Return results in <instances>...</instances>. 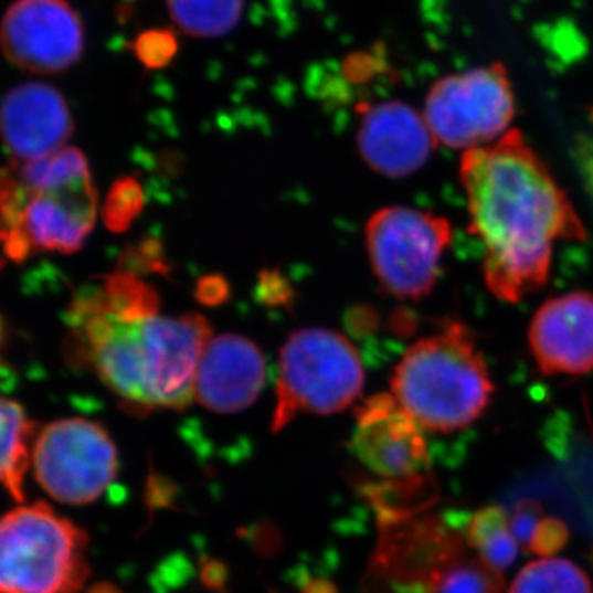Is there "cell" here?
<instances>
[{
    "label": "cell",
    "instance_id": "cell-1",
    "mask_svg": "<svg viewBox=\"0 0 593 593\" xmlns=\"http://www.w3.org/2000/svg\"><path fill=\"white\" fill-rule=\"evenodd\" d=\"M460 177L470 231L485 246L488 290L509 304L538 293L548 283L554 244L585 237L574 204L519 130L495 146L465 150Z\"/></svg>",
    "mask_w": 593,
    "mask_h": 593
},
{
    "label": "cell",
    "instance_id": "cell-2",
    "mask_svg": "<svg viewBox=\"0 0 593 593\" xmlns=\"http://www.w3.org/2000/svg\"><path fill=\"white\" fill-rule=\"evenodd\" d=\"M68 321L76 354L124 402L144 411L192 404L198 363L211 340L203 315L123 317L83 290Z\"/></svg>",
    "mask_w": 593,
    "mask_h": 593
},
{
    "label": "cell",
    "instance_id": "cell-3",
    "mask_svg": "<svg viewBox=\"0 0 593 593\" xmlns=\"http://www.w3.org/2000/svg\"><path fill=\"white\" fill-rule=\"evenodd\" d=\"M402 409L432 432L464 431L494 398V381L470 331L457 321L405 351L391 380Z\"/></svg>",
    "mask_w": 593,
    "mask_h": 593
},
{
    "label": "cell",
    "instance_id": "cell-4",
    "mask_svg": "<svg viewBox=\"0 0 593 593\" xmlns=\"http://www.w3.org/2000/svg\"><path fill=\"white\" fill-rule=\"evenodd\" d=\"M88 536L45 502L0 518V593H78L89 578Z\"/></svg>",
    "mask_w": 593,
    "mask_h": 593
},
{
    "label": "cell",
    "instance_id": "cell-5",
    "mask_svg": "<svg viewBox=\"0 0 593 593\" xmlns=\"http://www.w3.org/2000/svg\"><path fill=\"white\" fill-rule=\"evenodd\" d=\"M363 386V364L347 337L324 328L298 330L280 350L273 431L286 427L298 414L345 411Z\"/></svg>",
    "mask_w": 593,
    "mask_h": 593
},
{
    "label": "cell",
    "instance_id": "cell-6",
    "mask_svg": "<svg viewBox=\"0 0 593 593\" xmlns=\"http://www.w3.org/2000/svg\"><path fill=\"white\" fill-rule=\"evenodd\" d=\"M451 240L445 218L407 207L383 208L367 226L368 254L381 287L412 300L434 289Z\"/></svg>",
    "mask_w": 593,
    "mask_h": 593
},
{
    "label": "cell",
    "instance_id": "cell-7",
    "mask_svg": "<svg viewBox=\"0 0 593 593\" xmlns=\"http://www.w3.org/2000/svg\"><path fill=\"white\" fill-rule=\"evenodd\" d=\"M36 481L56 501L89 505L116 480L119 457L106 428L73 417L45 425L33 442Z\"/></svg>",
    "mask_w": 593,
    "mask_h": 593
},
{
    "label": "cell",
    "instance_id": "cell-8",
    "mask_svg": "<svg viewBox=\"0 0 593 593\" xmlns=\"http://www.w3.org/2000/svg\"><path fill=\"white\" fill-rule=\"evenodd\" d=\"M515 96L501 63L447 76L425 99V123L435 142L452 149H478L508 129Z\"/></svg>",
    "mask_w": 593,
    "mask_h": 593
},
{
    "label": "cell",
    "instance_id": "cell-9",
    "mask_svg": "<svg viewBox=\"0 0 593 593\" xmlns=\"http://www.w3.org/2000/svg\"><path fill=\"white\" fill-rule=\"evenodd\" d=\"M0 49L17 68L53 75L85 52V29L68 0H17L0 23Z\"/></svg>",
    "mask_w": 593,
    "mask_h": 593
},
{
    "label": "cell",
    "instance_id": "cell-10",
    "mask_svg": "<svg viewBox=\"0 0 593 593\" xmlns=\"http://www.w3.org/2000/svg\"><path fill=\"white\" fill-rule=\"evenodd\" d=\"M351 448L380 477L405 480L421 475L428 464L422 425L391 394L373 395L357 409Z\"/></svg>",
    "mask_w": 593,
    "mask_h": 593
},
{
    "label": "cell",
    "instance_id": "cell-11",
    "mask_svg": "<svg viewBox=\"0 0 593 593\" xmlns=\"http://www.w3.org/2000/svg\"><path fill=\"white\" fill-rule=\"evenodd\" d=\"M73 129L68 103L46 83L15 86L0 103V139L17 162L63 149Z\"/></svg>",
    "mask_w": 593,
    "mask_h": 593
},
{
    "label": "cell",
    "instance_id": "cell-12",
    "mask_svg": "<svg viewBox=\"0 0 593 593\" xmlns=\"http://www.w3.org/2000/svg\"><path fill=\"white\" fill-rule=\"evenodd\" d=\"M93 180L56 192L32 193L20 211L10 251L76 253L88 240L96 220Z\"/></svg>",
    "mask_w": 593,
    "mask_h": 593
},
{
    "label": "cell",
    "instance_id": "cell-13",
    "mask_svg": "<svg viewBox=\"0 0 593 593\" xmlns=\"http://www.w3.org/2000/svg\"><path fill=\"white\" fill-rule=\"evenodd\" d=\"M529 347L539 370L554 374L593 371V296L572 293L549 298L532 318Z\"/></svg>",
    "mask_w": 593,
    "mask_h": 593
},
{
    "label": "cell",
    "instance_id": "cell-14",
    "mask_svg": "<svg viewBox=\"0 0 593 593\" xmlns=\"http://www.w3.org/2000/svg\"><path fill=\"white\" fill-rule=\"evenodd\" d=\"M435 139L424 117L407 104H374L364 107L358 129V150L371 170L402 179L422 169Z\"/></svg>",
    "mask_w": 593,
    "mask_h": 593
},
{
    "label": "cell",
    "instance_id": "cell-15",
    "mask_svg": "<svg viewBox=\"0 0 593 593\" xmlns=\"http://www.w3.org/2000/svg\"><path fill=\"white\" fill-rule=\"evenodd\" d=\"M266 383V360L256 343L226 333L211 338L195 374V401L208 411L233 414L250 407Z\"/></svg>",
    "mask_w": 593,
    "mask_h": 593
},
{
    "label": "cell",
    "instance_id": "cell-16",
    "mask_svg": "<svg viewBox=\"0 0 593 593\" xmlns=\"http://www.w3.org/2000/svg\"><path fill=\"white\" fill-rule=\"evenodd\" d=\"M35 425L19 402L0 398V485L23 501V481L32 462Z\"/></svg>",
    "mask_w": 593,
    "mask_h": 593
},
{
    "label": "cell",
    "instance_id": "cell-17",
    "mask_svg": "<svg viewBox=\"0 0 593 593\" xmlns=\"http://www.w3.org/2000/svg\"><path fill=\"white\" fill-rule=\"evenodd\" d=\"M20 182L29 195L70 189L92 179L88 159L76 147H63L56 152L20 163Z\"/></svg>",
    "mask_w": 593,
    "mask_h": 593
},
{
    "label": "cell",
    "instance_id": "cell-18",
    "mask_svg": "<svg viewBox=\"0 0 593 593\" xmlns=\"http://www.w3.org/2000/svg\"><path fill=\"white\" fill-rule=\"evenodd\" d=\"M170 19L183 32L200 39L226 35L243 15L244 0H167Z\"/></svg>",
    "mask_w": 593,
    "mask_h": 593
},
{
    "label": "cell",
    "instance_id": "cell-19",
    "mask_svg": "<svg viewBox=\"0 0 593 593\" xmlns=\"http://www.w3.org/2000/svg\"><path fill=\"white\" fill-rule=\"evenodd\" d=\"M509 593H593L585 572L568 559H541L526 565Z\"/></svg>",
    "mask_w": 593,
    "mask_h": 593
},
{
    "label": "cell",
    "instance_id": "cell-20",
    "mask_svg": "<svg viewBox=\"0 0 593 593\" xmlns=\"http://www.w3.org/2000/svg\"><path fill=\"white\" fill-rule=\"evenodd\" d=\"M502 587V574L488 568L480 558H464L442 575L434 593H501Z\"/></svg>",
    "mask_w": 593,
    "mask_h": 593
},
{
    "label": "cell",
    "instance_id": "cell-21",
    "mask_svg": "<svg viewBox=\"0 0 593 593\" xmlns=\"http://www.w3.org/2000/svg\"><path fill=\"white\" fill-rule=\"evenodd\" d=\"M146 207L142 186L133 177H124L110 187L104 203V223L114 233H124Z\"/></svg>",
    "mask_w": 593,
    "mask_h": 593
},
{
    "label": "cell",
    "instance_id": "cell-22",
    "mask_svg": "<svg viewBox=\"0 0 593 593\" xmlns=\"http://www.w3.org/2000/svg\"><path fill=\"white\" fill-rule=\"evenodd\" d=\"M134 52L147 68H166L176 59L177 52H179V42H177L176 33L172 30H147L137 36Z\"/></svg>",
    "mask_w": 593,
    "mask_h": 593
},
{
    "label": "cell",
    "instance_id": "cell-23",
    "mask_svg": "<svg viewBox=\"0 0 593 593\" xmlns=\"http://www.w3.org/2000/svg\"><path fill=\"white\" fill-rule=\"evenodd\" d=\"M509 529V519L505 509L499 506H487L478 509L465 526L464 538L470 548L478 549L496 532Z\"/></svg>",
    "mask_w": 593,
    "mask_h": 593
},
{
    "label": "cell",
    "instance_id": "cell-24",
    "mask_svg": "<svg viewBox=\"0 0 593 593\" xmlns=\"http://www.w3.org/2000/svg\"><path fill=\"white\" fill-rule=\"evenodd\" d=\"M569 541V528L562 519L542 518L538 528L532 532L528 551L532 554L549 558L558 554Z\"/></svg>",
    "mask_w": 593,
    "mask_h": 593
},
{
    "label": "cell",
    "instance_id": "cell-25",
    "mask_svg": "<svg viewBox=\"0 0 593 593\" xmlns=\"http://www.w3.org/2000/svg\"><path fill=\"white\" fill-rule=\"evenodd\" d=\"M478 551H480L481 561L501 574L502 571H508L515 564L516 559H518L519 546L512 538L511 531L502 529L487 539L478 548Z\"/></svg>",
    "mask_w": 593,
    "mask_h": 593
},
{
    "label": "cell",
    "instance_id": "cell-26",
    "mask_svg": "<svg viewBox=\"0 0 593 593\" xmlns=\"http://www.w3.org/2000/svg\"><path fill=\"white\" fill-rule=\"evenodd\" d=\"M542 518H544V508L536 499H521L515 506V512H512L511 521H509V531H511L512 538L518 542L519 548L528 551L532 532L538 528Z\"/></svg>",
    "mask_w": 593,
    "mask_h": 593
},
{
    "label": "cell",
    "instance_id": "cell-27",
    "mask_svg": "<svg viewBox=\"0 0 593 593\" xmlns=\"http://www.w3.org/2000/svg\"><path fill=\"white\" fill-rule=\"evenodd\" d=\"M383 53L358 52L343 62V76L348 82L363 85L384 70Z\"/></svg>",
    "mask_w": 593,
    "mask_h": 593
},
{
    "label": "cell",
    "instance_id": "cell-28",
    "mask_svg": "<svg viewBox=\"0 0 593 593\" xmlns=\"http://www.w3.org/2000/svg\"><path fill=\"white\" fill-rule=\"evenodd\" d=\"M230 294L226 280L221 276H207L198 283L197 298L203 305H220Z\"/></svg>",
    "mask_w": 593,
    "mask_h": 593
},
{
    "label": "cell",
    "instance_id": "cell-29",
    "mask_svg": "<svg viewBox=\"0 0 593 593\" xmlns=\"http://www.w3.org/2000/svg\"><path fill=\"white\" fill-rule=\"evenodd\" d=\"M261 290H264V298L279 301L286 300L289 297V289H287L286 280L283 277L277 276L276 273H264L263 279H261Z\"/></svg>",
    "mask_w": 593,
    "mask_h": 593
},
{
    "label": "cell",
    "instance_id": "cell-30",
    "mask_svg": "<svg viewBox=\"0 0 593 593\" xmlns=\"http://www.w3.org/2000/svg\"><path fill=\"white\" fill-rule=\"evenodd\" d=\"M2 335H3L2 320H0V343H2Z\"/></svg>",
    "mask_w": 593,
    "mask_h": 593
}]
</instances>
